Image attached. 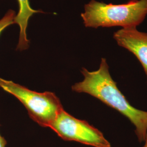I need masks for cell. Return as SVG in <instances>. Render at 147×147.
<instances>
[{"mask_svg":"<svg viewBox=\"0 0 147 147\" xmlns=\"http://www.w3.org/2000/svg\"><path fill=\"white\" fill-rule=\"evenodd\" d=\"M81 72L84 79L71 87L74 92L90 95L118 111L133 124L138 141L144 142L147 137V111L132 106L122 94L111 76L106 59L101 58L97 70L89 71L83 68Z\"/></svg>","mask_w":147,"mask_h":147,"instance_id":"6da1fadb","label":"cell"},{"mask_svg":"<svg viewBox=\"0 0 147 147\" xmlns=\"http://www.w3.org/2000/svg\"><path fill=\"white\" fill-rule=\"evenodd\" d=\"M147 15V0H130L115 5L91 0L84 5L81 16L86 27H121L122 28L139 26Z\"/></svg>","mask_w":147,"mask_h":147,"instance_id":"7a4b0ae2","label":"cell"},{"mask_svg":"<svg viewBox=\"0 0 147 147\" xmlns=\"http://www.w3.org/2000/svg\"><path fill=\"white\" fill-rule=\"evenodd\" d=\"M0 88L19 100L32 119L44 127H50L63 110L59 99L53 92L39 93L1 78Z\"/></svg>","mask_w":147,"mask_h":147,"instance_id":"3957f363","label":"cell"},{"mask_svg":"<svg viewBox=\"0 0 147 147\" xmlns=\"http://www.w3.org/2000/svg\"><path fill=\"white\" fill-rule=\"evenodd\" d=\"M50 128L65 141H75L94 147H111L110 143L98 129L87 121L71 116L64 109Z\"/></svg>","mask_w":147,"mask_h":147,"instance_id":"277c9868","label":"cell"},{"mask_svg":"<svg viewBox=\"0 0 147 147\" xmlns=\"http://www.w3.org/2000/svg\"><path fill=\"white\" fill-rule=\"evenodd\" d=\"M117 44L135 56L146 74L147 82V33L136 27L121 28L113 33Z\"/></svg>","mask_w":147,"mask_h":147,"instance_id":"5b68a950","label":"cell"},{"mask_svg":"<svg viewBox=\"0 0 147 147\" xmlns=\"http://www.w3.org/2000/svg\"><path fill=\"white\" fill-rule=\"evenodd\" d=\"M18 2L19 6V11L14 19V24L18 25L20 27L19 39L16 50L22 51L29 47L30 41L27 37L26 30L30 18L34 14L44 12L32 8L30 0H18Z\"/></svg>","mask_w":147,"mask_h":147,"instance_id":"8992f818","label":"cell"},{"mask_svg":"<svg viewBox=\"0 0 147 147\" xmlns=\"http://www.w3.org/2000/svg\"><path fill=\"white\" fill-rule=\"evenodd\" d=\"M16 15L15 11L9 9L0 20V36L6 28L14 24V19Z\"/></svg>","mask_w":147,"mask_h":147,"instance_id":"52a82bcc","label":"cell"},{"mask_svg":"<svg viewBox=\"0 0 147 147\" xmlns=\"http://www.w3.org/2000/svg\"><path fill=\"white\" fill-rule=\"evenodd\" d=\"M7 141L5 138L3 136H1L0 134V147H5L7 146Z\"/></svg>","mask_w":147,"mask_h":147,"instance_id":"ba28073f","label":"cell"},{"mask_svg":"<svg viewBox=\"0 0 147 147\" xmlns=\"http://www.w3.org/2000/svg\"><path fill=\"white\" fill-rule=\"evenodd\" d=\"M144 142H145V143H144V144L143 147H147V137L146 140L144 141Z\"/></svg>","mask_w":147,"mask_h":147,"instance_id":"9c48e42d","label":"cell"}]
</instances>
